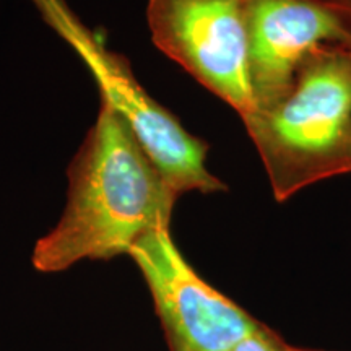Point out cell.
Returning a JSON list of instances; mask_svg holds the SVG:
<instances>
[{
    "mask_svg": "<svg viewBox=\"0 0 351 351\" xmlns=\"http://www.w3.org/2000/svg\"><path fill=\"white\" fill-rule=\"evenodd\" d=\"M291 351H330V350H315V348H301V346H293L289 345Z\"/></svg>",
    "mask_w": 351,
    "mask_h": 351,
    "instance_id": "obj_9",
    "label": "cell"
},
{
    "mask_svg": "<svg viewBox=\"0 0 351 351\" xmlns=\"http://www.w3.org/2000/svg\"><path fill=\"white\" fill-rule=\"evenodd\" d=\"M155 46L247 119L256 111L245 0H147Z\"/></svg>",
    "mask_w": 351,
    "mask_h": 351,
    "instance_id": "obj_4",
    "label": "cell"
},
{
    "mask_svg": "<svg viewBox=\"0 0 351 351\" xmlns=\"http://www.w3.org/2000/svg\"><path fill=\"white\" fill-rule=\"evenodd\" d=\"M243 122L276 202L351 173V46L311 52L287 93Z\"/></svg>",
    "mask_w": 351,
    "mask_h": 351,
    "instance_id": "obj_2",
    "label": "cell"
},
{
    "mask_svg": "<svg viewBox=\"0 0 351 351\" xmlns=\"http://www.w3.org/2000/svg\"><path fill=\"white\" fill-rule=\"evenodd\" d=\"M231 351H291V348L274 330L263 324H258Z\"/></svg>",
    "mask_w": 351,
    "mask_h": 351,
    "instance_id": "obj_7",
    "label": "cell"
},
{
    "mask_svg": "<svg viewBox=\"0 0 351 351\" xmlns=\"http://www.w3.org/2000/svg\"><path fill=\"white\" fill-rule=\"evenodd\" d=\"M127 256L147 283L169 351H231L261 324L197 274L171 225L147 232Z\"/></svg>",
    "mask_w": 351,
    "mask_h": 351,
    "instance_id": "obj_5",
    "label": "cell"
},
{
    "mask_svg": "<svg viewBox=\"0 0 351 351\" xmlns=\"http://www.w3.org/2000/svg\"><path fill=\"white\" fill-rule=\"evenodd\" d=\"M332 7H335L341 15L351 23V0H326Z\"/></svg>",
    "mask_w": 351,
    "mask_h": 351,
    "instance_id": "obj_8",
    "label": "cell"
},
{
    "mask_svg": "<svg viewBox=\"0 0 351 351\" xmlns=\"http://www.w3.org/2000/svg\"><path fill=\"white\" fill-rule=\"evenodd\" d=\"M67 178L62 213L33 245L32 265L39 274L127 256L147 232L171 225L179 200L125 122L103 101Z\"/></svg>",
    "mask_w": 351,
    "mask_h": 351,
    "instance_id": "obj_1",
    "label": "cell"
},
{
    "mask_svg": "<svg viewBox=\"0 0 351 351\" xmlns=\"http://www.w3.org/2000/svg\"><path fill=\"white\" fill-rule=\"evenodd\" d=\"M28 2L44 23L75 52L93 77L101 101L125 122L176 195L228 191L226 184L210 173L208 143L192 135L173 112L145 90L129 59L112 51L104 34L90 28L67 0Z\"/></svg>",
    "mask_w": 351,
    "mask_h": 351,
    "instance_id": "obj_3",
    "label": "cell"
},
{
    "mask_svg": "<svg viewBox=\"0 0 351 351\" xmlns=\"http://www.w3.org/2000/svg\"><path fill=\"white\" fill-rule=\"evenodd\" d=\"M245 8L256 111L287 93L317 47L351 46V23L326 0H245Z\"/></svg>",
    "mask_w": 351,
    "mask_h": 351,
    "instance_id": "obj_6",
    "label": "cell"
}]
</instances>
